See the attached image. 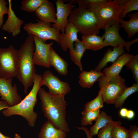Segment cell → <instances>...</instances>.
I'll return each instance as SVG.
<instances>
[{
  "instance_id": "cell-1",
  "label": "cell",
  "mask_w": 138,
  "mask_h": 138,
  "mask_svg": "<svg viewBox=\"0 0 138 138\" xmlns=\"http://www.w3.org/2000/svg\"><path fill=\"white\" fill-rule=\"evenodd\" d=\"M38 94L45 117L56 128L66 132L70 129L66 119V102L64 96L47 92L42 88Z\"/></svg>"
},
{
  "instance_id": "cell-2",
  "label": "cell",
  "mask_w": 138,
  "mask_h": 138,
  "mask_svg": "<svg viewBox=\"0 0 138 138\" xmlns=\"http://www.w3.org/2000/svg\"><path fill=\"white\" fill-rule=\"evenodd\" d=\"M33 36L29 34L18 50V72L16 77L24 87L27 94L28 88L33 84L36 70L32 59L35 50Z\"/></svg>"
},
{
  "instance_id": "cell-3",
  "label": "cell",
  "mask_w": 138,
  "mask_h": 138,
  "mask_svg": "<svg viewBox=\"0 0 138 138\" xmlns=\"http://www.w3.org/2000/svg\"><path fill=\"white\" fill-rule=\"evenodd\" d=\"M33 85L29 94L18 104L9 107L2 111L5 117L13 115L20 116L27 121L30 127H34L38 114L34 111V107L37 101V96L38 90L43 85L42 75L36 74L33 81Z\"/></svg>"
},
{
  "instance_id": "cell-4",
  "label": "cell",
  "mask_w": 138,
  "mask_h": 138,
  "mask_svg": "<svg viewBox=\"0 0 138 138\" xmlns=\"http://www.w3.org/2000/svg\"><path fill=\"white\" fill-rule=\"evenodd\" d=\"M68 21L83 36L98 35L99 33L101 28L99 21L95 13L90 9L75 7L72 11Z\"/></svg>"
},
{
  "instance_id": "cell-5",
  "label": "cell",
  "mask_w": 138,
  "mask_h": 138,
  "mask_svg": "<svg viewBox=\"0 0 138 138\" xmlns=\"http://www.w3.org/2000/svg\"><path fill=\"white\" fill-rule=\"evenodd\" d=\"M128 0H107L96 4L90 8L95 13L100 24L101 29L105 30L115 24H119L120 14L123 4Z\"/></svg>"
},
{
  "instance_id": "cell-6",
  "label": "cell",
  "mask_w": 138,
  "mask_h": 138,
  "mask_svg": "<svg viewBox=\"0 0 138 138\" xmlns=\"http://www.w3.org/2000/svg\"><path fill=\"white\" fill-rule=\"evenodd\" d=\"M100 90L102 93L104 102L114 104L115 101L126 87L125 79L119 74L107 76L104 75L98 80Z\"/></svg>"
},
{
  "instance_id": "cell-7",
  "label": "cell",
  "mask_w": 138,
  "mask_h": 138,
  "mask_svg": "<svg viewBox=\"0 0 138 138\" xmlns=\"http://www.w3.org/2000/svg\"><path fill=\"white\" fill-rule=\"evenodd\" d=\"M18 52L12 45L7 48H0V78L16 77L18 72Z\"/></svg>"
},
{
  "instance_id": "cell-8",
  "label": "cell",
  "mask_w": 138,
  "mask_h": 138,
  "mask_svg": "<svg viewBox=\"0 0 138 138\" xmlns=\"http://www.w3.org/2000/svg\"><path fill=\"white\" fill-rule=\"evenodd\" d=\"M38 22H31L25 24L23 28L29 34H31L37 37L43 42L48 40H53L60 44V31L52 27L50 23L37 20Z\"/></svg>"
},
{
  "instance_id": "cell-9",
  "label": "cell",
  "mask_w": 138,
  "mask_h": 138,
  "mask_svg": "<svg viewBox=\"0 0 138 138\" xmlns=\"http://www.w3.org/2000/svg\"><path fill=\"white\" fill-rule=\"evenodd\" d=\"M121 28L119 24H115L105 29V33L101 36L103 38V42L106 46L110 45L113 48L125 47L129 52L131 46L138 41V38L130 41H125L119 33Z\"/></svg>"
},
{
  "instance_id": "cell-10",
  "label": "cell",
  "mask_w": 138,
  "mask_h": 138,
  "mask_svg": "<svg viewBox=\"0 0 138 138\" xmlns=\"http://www.w3.org/2000/svg\"><path fill=\"white\" fill-rule=\"evenodd\" d=\"M42 77L43 85L48 88L49 92L64 96L70 92L71 88L69 84L61 80L50 70L45 71Z\"/></svg>"
},
{
  "instance_id": "cell-11",
  "label": "cell",
  "mask_w": 138,
  "mask_h": 138,
  "mask_svg": "<svg viewBox=\"0 0 138 138\" xmlns=\"http://www.w3.org/2000/svg\"><path fill=\"white\" fill-rule=\"evenodd\" d=\"M13 79L0 78V96L1 99L5 101L9 107L18 104L21 101V97L17 92L15 84L12 85Z\"/></svg>"
},
{
  "instance_id": "cell-12",
  "label": "cell",
  "mask_w": 138,
  "mask_h": 138,
  "mask_svg": "<svg viewBox=\"0 0 138 138\" xmlns=\"http://www.w3.org/2000/svg\"><path fill=\"white\" fill-rule=\"evenodd\" d=\"M33 37L35 45V50L32 59L35 65L46 68L50 67L49 60V51L54 42L44 43L34 36Z\"/></svg>"
},
{
  "instance_id": "cell-13",
  "label": "cell",
  "mask_w": 138,
  "mask_h": 138,
  "mask_svg": "<svg viewBox=\"0 0 138 138\" xmlns=\"http://www.w3.org/2000/svg\"><path fill=\"white\" fill-rule=\"evenodd\" d=\"M55 3L57 10L56 21L55 23L52 24V27L64 33L68 22L67 18L76 6L69 3L65 4L63 1L61 0H57Z\"/></svg>"
},
{
  "instance_id": "cell-14",
  "label": "cell",
  "mask_w": 138,
  "mask_h": 138,
  "mask_svg": "<svg viewBox=\"0 0 138 138\" xmlns=\"http://www.w3.org/2000/svg\"><path fill=\"white\" fill-rule=\"evenodd\" d=\"M8 17L5 24L3 25L2 29L11 33L13 37H15L20 33V29L24 21L16 16L13 10L11 1L8 0Z\"/></svg>"
},
{
  "instance_id": "cell-15",
  "label": "cell",
  "mask_w": 138,
  "mask_h": 138,
  "mask_svg": "<svg viewBox=\"0 0 138 138\" xmlns=\"http://www.w3.org/2000/svg\"><path fill=\"white\" fill-rule=\"evenodd\" d=\"M78 31L71 24L68 22L65 27L64 33L60 34V44L62 50L66 51L68 49L69 51L74 48V43L79 39L78 38Z\"/></svg>"
},
{
  "instance_id": "cell-16",
  "label": "cell",
  "mask_w": 138,
  "mask_h": 138,
  "mask_svg": "<svg viewBox=\"0 0 138 138\" xmlns=\"http://www.w3.org/2000/svg\"><path fill=\"white\" fill-rule=\"evenodd\" d=\"M39 20L46 22L55 23L56 16L53 4L46 0L35 12Z\"/></svg>"
},
{
  "instance_id": "cell-17",
  "label": "cell",
  "mask_w": 138,
  "mask_h": 138,
  "mask_svg": "<svg viewBox=\"0 0 138 138\" xmlns=\"http://www.w3.org/2000/svg\"><path fill=\"white\" fill-rule=\"evenodd\" d=\"M125 51L124 47H123L113 48L112 50L111 48L108 49L94 70L101 71L102 69L107 65L108 63L114 62L121 56L125 53Z\"/></svg>"
},
{
  "instance_id": "cell-18",
  "label": "cell",
  "mask_w": 138,
  "mask_h": 138,
  "mask_svg": "<svg viewBox=\"0 0 138 138\" xmlns=\"http://www.w3.org/2000/svg\"><path fill=\"white\" fill-rule=\"evenodd\" d=\"M49 60L50 66L53 67L59 74L64 76L67 74L68 63L62 58L52 47L49 52Z\"/></svg>"
},
{
  "instance_id": "cell-19",
  "label": "cell",
  "mask_w": 138,
  "mask_h": 138,
  "mask_svg": "<svg viewBox=\"0 0 138 138\" xmlns=\"http://www.w3.org/2000/svg\"><path fill=\"white\" fill-rule=\"evenodd\" d=\"M133 54L125 53L121 56L112 64L103 70L104 75L111 76L119 74L123 66L134 56Z\"/></svg>"
},
{
  "instance_id": "cell-20",
  "label": "cell",
  "mask_w": 138,
  "mask_h": 138,
  "mask_svg": "<svg viewBox=\"0 0 138 138\" xmlns=\"http://www.w3.org/2000/svg\"><path fill=\"white\" fill-rule=\"evenodd\" d=\"M104 75V73L101 71H97L92 70L89 71H83L78 77L79 84L84 88H90L100 77Z\"/></svg>"
},
{
  "instance_id": "cell-21",
  "label": "cell",
  "mask_w": 138,
  "mask_h": 138,
  "mask_svg": "<svg viewBox=\"0 0 138 138\" xmlns=\"http://www.w3.org/2000/svg\"><path fill=\"white\" fill-rule=\"evenodd\" d=\"M66 133L56 128L47 120L41 128L38 138H66Z\"/></svg>"
},
{
  "instance_id": "cell-22",
  "label": "cell",
  "mask_w": 138,
  "mask_h": 138,
  "mask_svg": "<svg viewBox=\"0 0 138 138\" xmlns=\"http://www.w3.org/2000/svg\"><path fill=\"white\" fill-rule=\"evenodd\" d=\"M128 17L130 18L129 20L121 19L120 23L121 28H123L127 33L128 38H130L138 32V13L135 12L130 13Z\"/></svg>"
},
{
  "instance_id": "cell-23",
  "label": "cell",
  "mask_w": 138,
  "mask_h": 138,
  "mask_svg": "<svg viewBox=\"0 0 138 138\" xmlns=\"http://www.w3.org/2000/svg\"><path fill=\"white\" fill-rule=\"evenodd\" d=\"M81 41L86 50H98L106 46L103 43V38L95 34L82 36Z\"/></svg>"
},
{
  "instance_id": "cell-24",
  "label": "cell",
  "mask_w": 138,
  "mask_h": 138,
  "mask_svg": "<svg viewBox=\"0 0 138 138\" xmlns=\"http://www.w3.org/2000/svg\"><path fill=\"white\" fill-rule=\"evenodd\" d=\"M75 48L71 51H69L70 57L72 61L78 67L81 71H83L81 59L86 50L82 41L79 39L75 42Z\"/></svg>"
},
{
  "instance_id": "cell-25",
  "label": "cell",
  "mask_w": 138,
  "mask_h": 138,
  "mask_svg": "<svg viewBox=\"0 0 138 138\" xmlns=\"http://www.w3.org/2000/svg\"><path fill=\"white\" fill-rule=\"evenodd\" d=\"M113 121L111 116L107 115L105 111H102L99 114L95 124L90 128L89 131L93 136L97 135L100 129Z\"/></svg>"
},
{
  "instance_id": "cell-26",
  "label": "cell",
  "mask_w": 138,
  "mask_h": 138,
  "mask_svg": "<svg viewBox=\"0 0 138 138\" xmlns=\"http://www.w3.org/2000/svg\"><path fill=\"white\" fill-rule=\"evenodd\" d=\"M138 91V83H134L131 86L126 87L121 94L116 99L114 104L116 108H122L125 100L130 95Z\"/></svg>"
},
{
  "instance_id": "cell-27",
  "label": "cell",
  "mask_w": 138,
  "mask_h": 138,
  "mask_svg": "<svg viewBox=\"0 0 138 138\" xmlns=\"http://www.w3.org/2000/svg\"><path fill=\"white\" fill-rule=\"evenodd\" d=\"M104 102L101 92L98 91L97 96L94 99L87 103L85 105L84 109L82 112L90 111H96L100 109L103 106Z\"/></svg>"
},
{
  "instance_id": "cell-28",
  "label": "cell",
  "mask_w": 138,
  "mask_h": 138,
  "mask_svg": "<svg viewBox=\"0 0 138 138\" xmlns=\"http://www.w3.org/2000/svg\"><path fill=\"white\" fill-rule=\"evenodd\" d=\"M46 0H23L20 9L29 13L35 12Z\"/></svg>"
},
{
  "instance_id": "cell-29",
  "label": "cell",
  "mask_w": 138,
  "mask_h": 138,
  "mask_svg": "<svg viewBox=\"0 0 138 138\" xmlns=\"http://www.w3.org/2000/svg\"><path fill=\"white\" fill-rule=\"evenodd\" d=\"M120 121H113L108 123L105 126L100 129L98 134V138H111V133L113 128L116 125H121Z\"/></svg>"
},
{
  "instance_id": "cell-30",
  "label": "cell",
  "mask_w": 138,
  "mask_h": 138,
  "mask_svg": "<svg viewBox=\"0 0 138 138\" xmlns=\"http://www.w3.org/2000/svg\"><path fill=\"white\" fill-rule=\"evenodd\" d=\"M100 112V109L82 112V117L81 120V125L83 126L91 125L93 121H96Z\"/></svg>"
},
{
  "instance_id": "cell-31",
  "label": "cell",
  "mask_w": 138,
  "mask_h": 138,
  "mask_svg": "<svg viewBox=\"0 0 138 138\" xmlns=\"http://www.w3.org/2000/svg\"><path fill=\"white\" fill-rule=\"evenodd\" d=\"M124 66L131 71L135 82L138 83V55L134 56Z\"/></svg>"
},
{
  "instance_id": "cell-32",
  "label": "cell",
  "mask_w": 138,
  "mask_h": 138,
  "mask_svg": "<svg viewBox=\"0 0 138 138\" xmlns=\"http://www.w3.org/2000/svg\"><path fill=\"white\" fill-rule=\"evenodd\" d=\"M111 138H131V133L124 127L116 125L112 130Z\"/></svg>"
},
{
  "instance_id": "cell-33",
  "label": "cell",
  "mask_w": 138,
  "mask_h": 138,
  "mask_svg": "<svg viewBox=\"0 0 138 138\" xmlns=\"http://www.w3.org/2000/svg\"><path fill=\"white\" fill-rule=\"evenodd\" d=\"M123 10L120 14V18L121 19L125 18L129 12L138 10V0H128L123 5Z\"/></svg>"
},
{
  "instance_id": "cell-34",
  "label": "cell",
  "mask_w": 138,
  "mask_h": 138,
  "mask_svg": "<svg viewBox=\"0 0 138 138\" xmlns=\"http://www.w3.org/2000/svg\"><path fill=\"white\" fill-rule=\"evenodd\" d=\"M78 7L85 8H90L95 4L106 2L107 0H75Z\"/></svg>"
},
{
  "instance_id": "cell-35",
  "label": "cell",
  "mask_w": 138,
  "mask_h": 138,
  "mask_svg": "<svg viewBox=\"0 0 138 138\" xmlns=\"http://www.w3.org/2000/svg\"><path fill=\"white\" fill-rule=\"evenodd\" d=\"M7 3L4 0H0V28L3 25L4 15L8 14V8L6 5Z\"/></svg>"
},
{
  "instance_id": "cell-36",
  "label": "cell",
  "mask_w": 138,
  "mask_h": 138,
  "mask_svg": "<svg viewBox=\"0 0 138 138\" xmlns=\"http://www.w3.org/2000/svg\"><path fill=\"white\" fill-rule=\"evenodd\" d=\"M131 134V138H138V128L135 125H131L129 129Z\"/></svg>"
},
{
  "instance_id": "cell-37",
  "label": "cell",
  "mask_w": 138,
  "mask_h": 138,
  "mask_svg": "<svg viewBox=\"0 0 138 138\" xmlns=\"http://www.w3.org/2000/svg\"><path fill=\"white\" fill-rule=\"evenodd\" d=\"M77 128L79 130H81L84 131L87 136V138H92L93 135L90 132L89 129L84 127H78Z\"/></svg>"
},
{
  "instance_id": "cell-38",
  "label": "cell",
  "mask_w": 138,
  "mask_h": 138,
  "mask_svg": "<svg viewBox=\"0 0 138 138\" xmlns=\"http://www.w3.org/2000/svg\"><path fill=\"white\" fill-rule=\"evenodd\" d=\"M128 110L125 108H122L120 109L119 113L120 117L123 118H126Z\"/></svg>"
},
{
  "instance_id": "cell-39",
  "label": "cell",
  "mask_w": 138,
  "mask_h": 138,
  "mask_svg": "<svg viewBox=\"0 0 138 138\" xmlns=\"http://www.w3.org/2000/svg\"><path fill=\"white\" fill-rule=\"evenodd\" d=\"M135 116L134 112L132 110H128L126 118L129 120L133 119Z\"/></svg>"
},
{
  "instance_id": "cell-40",
  "label": "cell",
  "mask_w": 138,
  "mask_h": 138,
  "mask_svg": "<svg viewBox=\"0 0 138 138\" xmlns=\"http://www.w3.org/2000/svg\"><path fill=\"white\" fill-rule=\"evenodd\" d=\"M9 107V105L6 102L0 100V111L3 109H7Z\"/></svg>"
},
{
  "instance_id": "cell-41",
  "label": "cell",
  "mask_w": 138,
  "mask_h": 138,
  "mask_svg": "<svg viewBox=\"0 0 138 138\" xmlns=\"http://www.w3.org/2000/svg\"><path fill=\"white\" fill-rule=\"evenodd\" d=\"M0 138H11L10 137L5 135L0 132Z\"/></svg>"
},
{
  "instance_id": "cell-42",
  "label": "cell",
  "mask_w": 138,
  "mask_h": 138,
  "mask_svg": "<svg viewBox=\"0 0 138 138\" xmlns=\"http://www.w3.org/2000/svg\"><path fill=\"white\" fill-rule=\"evenodd\" d=\"M14 138H22L21 137V136H20V135L19 134H15V135Z\"/></svg>"
}]
</instances>
